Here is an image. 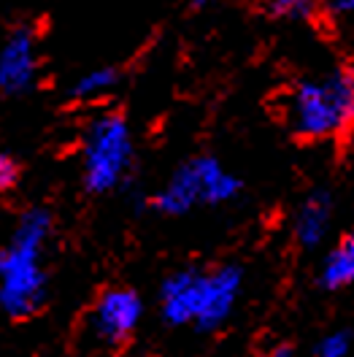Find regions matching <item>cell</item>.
Returning a JSON list of instances; mask_svg holds the SVG:
<instances>
[{"mask_svg":"<svg viewBox=\"0 0 354 357\" xmlns=\"http://www.w3.org/2000/svg\"><path fill=\"white\" fill-rule=\"evenodd\" d=\"M287 122L292 133L306 141H325L354 128V63L306 79L287 100Z\"/></svg>","mask_w":354,"mask_h":357,"instance_id":"3957f363","label":"cell"},{"mask_svg":"<svg viewBox=\"0 0 354 357\" xmlns=\"http://www.w3.org/2000/svg\"><path fill=\"white\" fill-rule=\"evenodd\" d=\"M332 222V195L328 190H314L306 195V201L298 206L295 214V241L303 249H314L325 241Z\"/></svg>","mask_w":354,"mask_h":357,"instance_id":"ba28073f","label":"cell"},{"mask_svg":"<svg viewBox=\"0 0 354 357\" xmlns=\"http://www.w3.org/2000/svg\"><path fill=\"white\" fill-rule=\"evenodd\" d=\"M266 357H292V352H289V347H276V349H270Z\"/></svg>","mask_w":354,"mask_h":357,"instance_id":"9a60e30c","label":"cell"},{"mask_svg":"<svg viewBox=\"0 0 354 357\" xmlns=\"http://www.w3.org/2000/svg\"><path fill=\"white\" fill-rule=\"evenodd\" d=\"M198 8H206V6H211V3H217V0H192Z\"/></svg>","mask_w":354,"mask_h":357,"instance_id":"2e32d148","label":"cell"},{"mask_svg":"<svg viewBox=\"0 0 354 357\" xmlns=\"http://www.w3.org/2000/svg\"><path fill=\"white\" fill-rule=\"evenodd\" d=\"M241 178L230 174L217 157L200 155L187 160L165 187L157 192L155 206L162 214H187L195 206H222L238 198Z\"/></svg>","mask_w":354,"mask_h":357,"instance_id":"277c9868","label":"cell"},{"mask_svg":"<svg viewBox=\"0 0 354 357\" xmlns=\"http://www.w3.org/2000/svg\"><path fill=\"white\" fill-rule=\"evenodd\" d=\"M319 284L328 292L346 290L349 284H354V230L328 252L319 268Z\"/></svg>","mask_w":354,"mask_h":357,"instance_id":"9c48e42d","label":"cell"},{"mask_svg":"<svg viewBox=\"0 0 354 357\" xmlns=\"http://www.w3.org/2000/svg\"><path fill=\"white\" fill-rule=\"evenodd\" d=\"M244 284L238 266L211 271L187 268L165 279L160 290V312L168 325H195L198 331H217L230 317Z\"/></svg>","mask_w":354,"mask_h":357,"instance_id":"7a4b0ae2","label":"cell"},{"mask_svg":"<svg viewBox=\"0 0 354 357\" xmlns=\"http://www.w3.org/2000/svg\"><path fill=\"white\" fill-rule=\"evenodd\" d=\"M133 138L125 116L106 112L89 122L84 135V187L100 195L114 190L130 168Z\"/></svg>","mask_w":354,"mask_h":357,"instance_id":"5b68a950","label":"cell"},{"mask_svg":"<svg viewBox=\"0 0 354 357\" xmlns=\"http://www.w3.org/2000/svg\"><path fill=\"white\" fill-rule=\"evenodd\" d=\"M260 8L273 20H311L319 0H257Z\"/></svg>","mask_w":354,"mask_h":357,"instance_id":"8fae6325","label":"cell"},{"mask_svg":"<svg viewBox=\"0 0 354 357\" xmlns=\"http://www.w3.org/2000/svg\"><path fill=\"white\" fill-rule=\"evenodd\" d=\"M352 352V333L349 331H332L319 344L314 357H349Z\"/></svg>","mask_w":354,"mask_h":357,"instance_id":"7c38bea8","label":"cell"},{"mask_svg":"<svg viewBox=\"0 0 354 357\" xmlns=\"http://www.w3.org/2000/svg\"><path fill=\"white\" fill-rule=\"evenodd\" d=\"M38 54L30 27L14 30L0 49V89L6 95H22L36 84Z\"/></svg>","mask_w":354,"mask_h":357,"instance_id":"52a82bcc","label":"cell"},{"mask_svg":"<svg viewBox=\"0 0 354 357\" xmlns=\"http://www.w3.org/2000/svg\"><path fill=\"white\" fill-rule=\"evenodd\" d=\"M144 317V303L135 290L111 287L106 290L89 314V333L103 347H119L135 333Z\"/></svg>","mask_w":354,"mask_h":357,"instance_id":"8992f818","label":"cell"},{"mask_svg":"<svg viewBox=\"0 0 354 357\" xmlns=\"http://www.w3.org/2000/svg\"><path fill=\"white\" fill-rule=\"evenodd\" d=\"M328 8L338 17H354V0H328Z\"/></svg>","mask_w":354,"mask_h":357,"instance_id":"5bb4252c","label":"cell"},{"mask_svg":"<svg viewBox=\"0 0 354 357\" xmlns=\"http://www.w3.org/2000/svg\"><path fill=\"white\" fill-rule=\"evenodd\" d=\"M119 84V70L111 66H100V68H92L87 73H82L73 87H70V98L76 100H95L100 95H106L111 89Z\"/></svg>","mask_w":354,"mask_h":357,"instance_id":"30bf717a","label":"cell"},{"mask_svg":"<svg viewBox=\"0 0 354 357\" xmlns=\"http://www.w3.org/2000/svg\"><path fill=\"white\" fill-rule=\"evenodd\" d=\"M17 181H20V162L11 155L0 152V192L17 187Z\"/></svg>","mask_w":354,"mask_h":357,"instance_id":"4fadbf2b","label":"cell"},{"mask_svg":"<svg viewBox=\"0 0 354 357\" xmlns=\"http://www.w3.org/2000/svg\"><path fill=\"white\" fill-rule=\"evenodd\" d=\"M52 214L30 208L14 227L11 241L0 249V312L11 319H27L44 306L46 273L41 268Z\"/></svg>","mask_w":354,"mask_h":357,"instance_id":"6da1fadb","label":"cell"}]
</instances>
